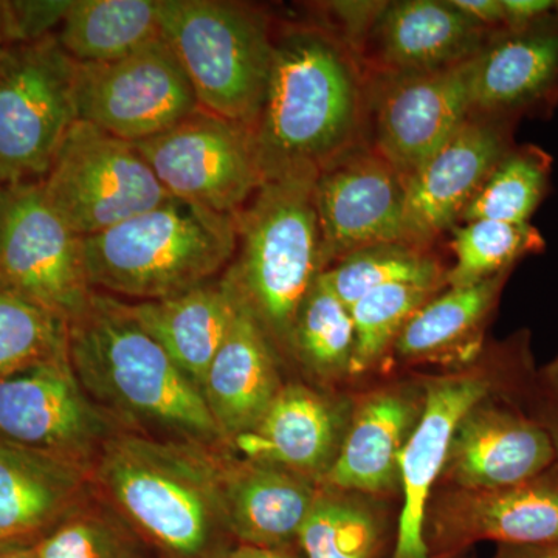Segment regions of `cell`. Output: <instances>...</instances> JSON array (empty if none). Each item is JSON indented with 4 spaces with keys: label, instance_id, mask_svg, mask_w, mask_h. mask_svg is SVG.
Returning <instances> with one entry per match:
<instances>
[{
    "label": "cell",
    "instance_id": "cell-1",
    "mask_svg": "<svg viewBox=\"0 0 558 558\" xmlns=\"http://www.w3.org/2000/svg\"><path fill=\"white\" fill-rule=\"evenodd\" d=\"M253 145L264 180L318 172L366 143L368 73L323 24H286Z\"/></svg>",
    "mask_w": 558,
    "mask_h": 558
},
{
    "label": "cell",
    "instance_id": "cell-2",
    "mask_svg": "<svg viewBox=\"0 0 558 558\" xmlns=\"http://www.w3.org/2000/svg\"><path fill=\"white\" fill-rule=\"evenodd\" d=\"M68 347L81 388L123 432L227 447L201 389L132 317L128 301L92 290L68 322Z\"/></svg>",
    "mask_w": 558,
    "mask_h": 558
},
{
    "label": "cell",
    "instance_id": "cell-3",
    "mask_svg": "<svg viewBox=\"0 0 558 558\" xmlns=\"http://www.w3.org/2000/svg\"><path fill=\"white\" fill-rule=\"evenodd\" d=\"M227 449V447H223ZM223 449L113 433L92 465L101 498L170 558H219L233 539L222 495Z\"/></svg>",
    "mask_w": 558,
    "mask_h": 558
},
{
    "label": "cell",
    "instance_id": "cell-4",
    "mask_svg": "<svg viewBox=\"0 0 558 558\" xmlns=\"http://www.w3.org/2000/svg\"><path fill=\"white\" fill-rule=\"evenodd\" d=\"M236 245L234 216L175 197L81 240L90 289L137 301L172 299L215 281Z\"/></svg>",
    "mask_w": 558,
    "mask_h": 558
},
{
    "label": "cell",
    "instance_id": "cell-5",
    "mask_svg": "<svg viewBox=\"0 0 558 558\" xmlns=\"http://www.w3.org/2000/svg\"><path fill=\"white\" fill-rule=\"evenodd\" d=\"M317 175L295 172L264 180L234 216L236 252L220 278L278 352H288L296 312L325 271L314 204Z\"/></svg>",
    "mask_w": 558,
    "mask_h": 558
},
{
    "label": "cell",
    "instance_id": "cell-6",
    "mask_svg": "<svg viewBox=\"0 0 558 558\" xmlns=\"http://www.w3.org/2000/svg\"><path fill=\"white\" fill-rule=\"evenodd\" d=\"M159 17L199 108L252 131L274 62L269 17L226 0H159Z\"/></svg>",
    "mask_w": 558,
    "mask_h": 558
},
{
    "label": "cell",
    "instance_id": "cell-7",
    "mask_svg": "<svg viewBox=\"0 0 558 558\" xmlns=\"http://www.w3.org/2000/svg\"><path fill=\"white\" fill-rule=\"evenodd\" d=\"M76 70L57 35L0 54V186L46 178L80 120Z\"/></svg>",
    "mask_w": 558,
    "mask_h": 558
},
{
    "label": "cell",
    "instance_id": "cell-8",
    "mask_svg": "<svg viewBox=\"0 0 558 558\" xmlns=\"http://www.w3.org/2000/svg\"><path fill=\"white\" fill-rule=\"evenodd\" d=\"M51 208L80 238L95 236L172 196L135 148L78 120L40 180Z\"/></svg>",
    "mask_w": 558,
    "mask_h": 558
},
{
    "label": "cell",
    "instance_id": "cell-9",
    "mask_svg": "<svg viewBox=\"0 0 558 558\" xmlns=\"http://www.w3.org/2000/svg\"><path fill=\"white\" fill-rule=\"evenodd\" d=\"M81 240L51 208L40 180L0 186V292L69 322L92 293Z\"/></svg>",
    "mask_w": 558,
    "mask_h": 558
},
{
    "label": "cell",
    "instance_id": "cell-10",
    "mask_svg": "<svg viewBox=\"0 0 558 558\" xmlns=\"http://www.w3.org/2000/svg\"><path fill=\"white\" fill-rule=\"evenodd\" d=\"M134 146L170 196L219 215L236 216L264 183L248 128L201 108Z\"/></svg>",
    "mask_w": 558,
    "mask_h": 558
},
{
    "label": "cell",
    "instance_id": "cell-11",
    "mask_svg": "<svg viewBox=\"0 0 558 558\" xmlns=\"http://www.w3.org/2000/svg\"><path fill=\"white\" fill-rule=\"evenodd\" d=\"M78 119L124 142L156 137L199 109L163 38L106 64H78Z\"/></svg>",
    "mask_w": 558,
    "mask_h": 558
},
{
    "label": "cell",
    "instance_id": "cell-12",
    "mask_svg": "<svg viewBox=\"0 0 558 558\" xmlns=\"http://www.w3.org/2000/svg\"><path fill=\"white\" fill-rule=\"evenodd\" d=\"M475 58L428 72L368 76L366 143L409 178L473 112Z\"/></svg>",
    "mask_w": 558,
    "mask_h": 558
},
{
    "label": "cell",
    "instance_id": "cell-13",
    "mask_svg": "<svg viewBox=\"0 0 558 558\" xmlns=\"http://www.w3.org/2000/svg\"><path fill=\"white\" fill-rule=\"evenodd\" d=\"M117 432L81 388L69 352L0 379V446L57 454L92 469Z\"/></svg>",
    "mask_w": 558,
    "mask_h": 558
},
{
    "label": "cell",
    "instance_id": "cell-14",
    "mask_svg": "<svg viewBox=\"0 0 558 558\" xmlns=\"http://www.w3.org/2000/svg\"><path fill=\"white\" fill-rule=\"evenodd\" d=\"M478 542L558 545V464L512 486L449 488L429 499L424 521L428 558L450 557Z\"/></svg>",
    "mask_w": 558,
    "mask_h": 558
},
{
    "label": "cell",
    "instance_id": "cell-15",
    "mask_svg": "<svg viewBox=\"0 0 558 558\" xmlns=\"http://www.w3.org/2000/svg\"><path fill=\"white\" fill-rule=\"evenodd\" d=\"M314 204L325 270L369 245L409 242L405 178L368 143L318 172Z\"/></svg>",
    "mask_w": 558,
    "mask_h": 558
},
{
    "label": "cell",
    "instance_id": "cell-16",
    "mask_svg": "<svg viewBox=\"0 0 558 558\" xmlns=\"http://www.w3.org/2000/svg\"><path fill=\"white\" fill-rule=\"evenodd\" d=\"M519 123L508 117L472 112L428 160L405 178L410 244L432 248L440 234L459 226L462 213L490 172L517 145Z\"/></svg>",
    "mask_w": 558,
    "mask_h": 558
},
{
    "label": "cell",
    "instance_id": "cell-17",
    "mask_svg": "<svg viewBox=\"0 0 558 558\" xmlns=\"http://www.w3.org/2000/svg\"><path fill=\"white\" fill-rule=\"evenodd\" d=\"M558 106L557 10L497 28L475 57L473 112L549 119Z\"/></svg>",
    "mask_w": 558,
    "mask_h": 558
},
{
    "label": "cell",
    "instance_id": "cell-18",
    "mask_svg": "<svg viewBox=\"0 0 558 558\" xmlns=\"http://www.w3.org/2000/svg\"><path fill=\"white\" fill-rule=\"evenodd\" d=\"M354 403L303 384L281 388L258 424L229 444L231 453L269 462L322 486L339 457Z\"/></svg>",
    "mask_w": 558,
    "mask_h": 558
},
{
    "label": "cell",
    "instance_id": "cell-19",
    "mask_svg": "<svg viewBox=\"0 0 558 558\" xmlns=\"http://www.w3.org/2000/svg\"><path fill=\"white\" fill-rule=\"evenodd\" d=\"M492 32L453 0L387 2L359 60L368 76L446 69L475 58Z\"/></svg>",
    "mask_w": 558,
    "mask_h": 558
},
{
    "label": "cell",
    "instance_id": "cell-20",
    "mask_svg": "<svg viewBox=\"0 0 558 558\" xmlns=\"http://www.w3.org/2000/svg\"><path fill=\"white\" fill-rule=\"evenodd\" d=\"M556 462L538 421L486 398L459 421L440 476L458 488H497L534 478Z\"/></svg>",
    "mask_w": 558,
    "mask_h": 558
},
{
    "label": "cell",
    "instance_id": "cell-21",
    "mask_svg": "<svg viewBox=\"0 0 558 558\" xmlns=\"http://www.w3.org/2000/svg\"><path fill=\"white\" fill-rule=\"evenodd\" d=\"M490 388L481 374L440 377L425 385L424 410L400 457L403 508L392 558H428L424 521L432 486L442 473L459 421L488 398Z\"/></svg>",
    "mask_w": 558,
    "mask_h": 558
},
{
    "label": "cell",
    "instance_id": "cell-22",
    "mask_svg": "<svg viewBox=\"0 0 558 558\" xmlns=\"http://www.w3.org/2000/svg\"><path fill=\"white\" fill-rule=\"evenodd\" d=\"M231 296L234 307L229 330L202 385V396L227 447L258 424L284 387L278 349L255 315Z\"/></svg>",
    "mask_w": 558,
    "mask_h": 558
},
{
    "label": "cell",
    "instance_id": "cell-23",
    "mask_svg": "<svg viewBox=\"0 0 558 558\" xmlns=\"http://www.w3.org/2000/svg\"><path fill=\"white\" fill-rule=\"evenodd\" d=\"M318 490L292 470L223 451V506L236 545L293 550Z\"/></svg>",
    "mask_w": 558,
    "mask_h": 558
},
{
    "label": "cell",
    "instance_id": "cell-24",
    "mask_svg": "<svg viewBox=\"0 0 558 558\" xmlns=\"http://www.w3.org/2000/svg\"><path fill=\"white\" fill-rule=\"evenodd\" d=\"M94 490L87 465L44 451L0 446V548L33 545Z\"/></svg>",
    "mask_w": 558,
    "mask_h": 558
},
{
    "label": "cell",
    "instance_id": "cell-25",
    "mask_svg": "<svg viewBox=\"0 0 558 558\" xmlns=\"http://www.w3.org/2000/svg\"><path fill=\"white\" fill-rule=\"evenodd\" d=\"M425 392L413 387L374 391L354 405L339 457L323 487L387 494L400 486V457L416 428Z\"/></svg>",
    "mask_w": 558,
    "mask_h": 558
},
{
    "label": "cell",
    "instance_id": "cell-26",
    "mask_svg": "<svg viewBox=\"0 0 558 558\" xmlns=\"http://www.w3.org/2000/svg\"><path fill=\"white\" fill-rule=\"evenodd\" d=\"M132 317L202 391L229 330L233 296L222 279L172 299L128 303Z\"/></svg>",
    "mask_w": 558,
    "mask_h": 558
},
{
    "label": "cell",
    "instance_id": "cell-27",
    "mask_svg": "<svg viewBox=\"0 0 558 558\" xmlns=\"http://www.w3.org/2000/svg\"><path fill=\"white\" fill-rule=\"evenodd\" d=\"M512 274L502 271L464 288H449L433 296L410 318L396 340L399 357L410 362L470 359L478 351L488 318Z\"/></svg>",
    "mask_w": 558,
    "mask_h": 558
},
{
    "label": "cell",
    "instance_id": "cell-28",
    "mask_svg": "<svg viewBox=\"0 0 558 558\" xmlns=\"http://www.w3.org/2000/svg\"><path fill=\"white\" fill-rule=\"evenodd\" d=\"M57 38L76 64L121 60L161 38L159 0H72Z\"/></svg>",
    "mask_w": 558,
    "mask_h": 558
},
{
    "label": "cell",
    "instance_id": "cell-29",
    "mask_svg": "<svg viewBox=\"0 0 558 558\" xmlns=\"http://www.w3.org/2000/svg\"><path fill=\"white\" fill-rule=\"evenodd\" d=\"M354 348L351 311L319 275L293 319L288 354L314 379L332 381L352 374Z\"/></svg>",
    "mask_w": 558,
    "mask_h": 558
},
{
    "label": "cell",
    "instance_id": "cell-30",
    "mask_svg": "<svg viewBox=\"0 0 558 558\" xmlns=\"http://www.w3.org/2000/svg\"><path fill=\"white\" fill-rule=\"evenodd\" d=\"M447 270L432 248L385 242L351 253L322 274L329 289L351 310L371 290L392 284L442 289Z\"/></svg>",
    "mask_w": 558,
    "mask_h": 558
},
{
    "label": "cell",
    "instance_id": "cell-31",
    "mask_svg": "<svg viewBox=\"0 0 558 558\" xmlns=\"http://www.w3.org/2000/svg\"><path fill=\"white\" fill-rule=\"evenodd\" d=\"M385 524L359 494L319 486L299 534L306 558H379Z\"/></svg>",
    "mask_w": 558,
    "mask_h": 558
},
{
    "label": "cell",
    "instance_id": "cell-32",
    "mask_svg": "<svg viewBox=\"0 0 558 558\" xmlns=\"http://www.w3.org/2000/svg\"><path fill=\"white\" fill-rule=\"evenodd\" d=\"M553 163V156L537 145L513 146L464 209L461 222H529L548 196Z\"/></svg>",
    "mask_w": 558,
    "mask_h": 558
},
{
    "label": "cell",
    "instance_id": "cell-33",
    "mask_svg": "<svg viewBox=\"0 0 558 558\" xmlns=\"http://www.w3.org/2000/svg\"><path fill=\"white\" fill-rule=\"evenodd\" d=\"M454 264L447 270L449 288H464L513 270L521 259L545 252L537 227L526 223L472 220L451 229Z\"/></svg>",
    "mask_w": 558,
    "mask_h": 558
},
{
    "label": "cell",
    "instance_id": "cell-34",
    "mask_svg": "<svg viewBox=\"0 0 558 558\" xmlns=\"http://www.w3.org/2000/svg\"><path fill=\"white\" fill-rule=\"evenodd\" d=\"M132 531L95 488L86 501L36 539V558H142Z\"/></svg>",
    "mask_w": 558,
    "mask_h": 558
},
{
    "label": "cell",
    "instance_id": "cell-35",
    "mask_svg": "<svg viewBox=\"0 0 558 558\" xmlns=\"http://www.w3.org/2000/svg\"><path fill=\"white\" fill-rule=\"evenodd\" d=\"M68 352V319L0 292V379Z\"/></svg>",
    "mask_w": 558,
    "mask_h": 558
},
{
    "label": "cell",
    "instance_id": "cell-36",
    "mask_svg": "<svg viewBox=\"0 0 558 558\" xmlns=\"http://www.w3.org/2000/svg\"><path fill=\"white\" fill-rule=\"evenodd\" d=\"M440 289L392 284L371 290L351 307L355 348L352 374L376 365L405 328L410 318Z\"/></svg>",
    "mask_w": 558,
    "mask_h": 558
},
{
    "label": "cell",
    "instance_id": "cell-37",
    "mask_svg": "<svg viewBox=\"0 0 558 558\" xmlns=\"http://www.w3.org/2000/svg\"><path fill=\"white\" fill-rule=\"evenodd\" d=\"M72 0H16L3 2V22L9 46L31 44L57 35Z\"/></svg>",
    "mask_w": 558,
    "mask_h": 558
},
{
    "label": "cell",
    "instance_id": "cell-38",
    "mask_svg": "<svg viewBox=\"0 0 558 558\" xmlns=\"http://www.w3.org/2000/svg\"><path fill=\"white\" fill-rule=\"evenodd\" d=\"M462 13L468 14L483 27L497 31L506 27V11L502 0H453Z\"/></svg>",
    "mask_w": 558,
    "mask_h": 558
},
{
    "label": "cell",
    "instance_id": "cell-39",
    "mask_svg": "<svg viewBox=\"0 0 558 558\" xmlns=\"http://www.w3.org/2000/svg\"><path fill=\"white\" fill-rule=\"evenodd\" d=\"M506 11V27L521 25L546 16L557 10L554 0H502Z\"/></svg>",
    "mask_w": 558,
    "mask_h": 558
},
{
    "label": "cell",
    "instance_id": "cell-40",
    "mask_svg": "<svg viewBox=\"0 0 558 558\" xmlns=\"http://www.w3.org/2000/svg\"><path fill=\"white\" fill-rule=\"evenodd\" d=\"M495 558H558L557 546L499 545Z\"/></svg>",
    "mask_w": 558,
    "mask_h": 558
},
{
    "label": "cell",
    "instance_id": "cell-41",
    "mask_svg": "<svg viewBox=\"0 0 558 558\" xmlns=\"http://www.w3.org/2000/svg\"><path fill=\"white\" fill-rule=\"evenodd\" d=\"M548 389V388H546ZM549 399L543 403L542 413H539V417L535 418L539 424L543 425V428L548 432L550 442H553L554 451H556V459L558 464V398L556 395L549 391Z\"/></svg>",
    "mask_w": 558,
    "mask_h": 558
},
{
    "label": "cell",
    "instance_id": "cell-42",
    "mask_svg": "<svg viewBox=\"0 0 558 558\" xmlns=\"http://www.w3.org/2000/svg\"><path fill=\"white\" fill-rule=\"evenodd\" d=\"M219 558H296L293 550H274L234 545Z\"/></svg>",
    "mask_w": 558,
    "mask_h": 558
},
{
    "label": "cell",
    "instance_id": "cell-43",
    "mask_svg": "<svg viewBox=\"0 0 558 558\" xmlns=\"http://www.w3.org/2000/svg\"><path fill=\"white\" fill-rule=\"evenodd\" d=\"M543 380H545L546 388L558 398V354L557 357L543 369Z\"/></svg>",
    "mask_w": 558,
    "mask_h": 558
},
{
    "label": "cell",
    "instance_id": "cell-44",
    "mask_svg": "<svg viewBox=\"0 0 558 558\" xmlns=\"http://www.w3.org/2000/svg\"><path fill=\"white\" fill-rule=\"evenodd\" d=\"M0 558H36L31 546H9L0 548Z\"/></svg>",
    "mask_w": 558,
    "mask_h": 558
},
{
    "label": "cell",
    "instance_id": "cell-45",
    "mask_svg": "<svg viewBox=\"0 0 558 558\" xmlns=\"http://www.w3.org/2000/svg\"><path fill=\"white\" fill-rule=\"evenodd\" d=\"M9 47L5 35V22H3V2H0V54Z\"/></svg>",
    "mask_w": 558,
    "mask_h": 558
}]
</instances>
